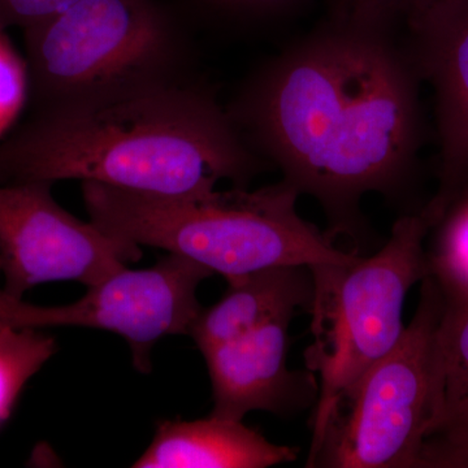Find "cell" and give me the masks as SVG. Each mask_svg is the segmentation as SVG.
<instances>
[{"instance_id":"obj_1","label":"cell","mask_w":468,"mask_h":468,"mask_svg":"<svg viewBox=\"0 0 468 468\" xmlns=\"http://www.w3.org/2000/svg\"><path fill=\"white\" fill-rule=\"evenodd\" d=\"M399 18L335 3L331 16L258 67L226 107L237 131L325 232L367 242L363 197L408 206L423 143L420 84ZM360 254V252H359Z\"/></svg>"},{"instance_id":"obj_2","label":"cell","mask_w":468,"mask_h":468,"mask_svg":"<svg viewBox=\"0 0 468 468\" xmlns=\"http://www.w3.org/2000/svg\"><path fill=\"white\" fill-rule=\"evenodd\" d=\"M267 163L194 77L29 109L0 141V184L79 180L147 196L248 189Z\"/></svg>"},{"instance_id":"obj_3","label":"cell","mask_w":468,"mask_h":468,"mask_svg":"<svg viewBox=\"0 0 468 468\" xmlns=\"http://www.w3.org/2000/svg\"><path fill=\"white\" fill-rule=\"evenodd\" d=\"M91 223L110 236L181 255L229 282L267 268L341 264L359 252L302 218L291 185L202 197L147 196L82 183Z\"/></svg>"},{"instance_id":"obj_4","label":"cell","mask_w":468,"mask_h":468,"mask_svg":"<svg viewBox=\"0 0 468 468\" xmlns=\"http://www.w3.org/2000/svg\"><path fill=\"white\" fill-rule=\"evenodd\" d=\"M24 41L27 109L193 76L186 26L163 0H77Z\"/></svg>"},{"instance_id":"obj_5","label":"cell","mask_w":468,"mask_h":468,"mask_svg":"<svg viewBox=\"0 0 468 468\" xmlns=\"http://www.w3.org/2000/svg\"><path fill=\"white\" fill-rule=\"evenodd\" d=\"M431 228L421 208L405 212L375 254L310 267L313 343L304 351V365L319 384L311 442L323 432L337 397L401 338L409 292L430 275L426 242Z\"/></svg>"},{"instance_id":"obj_6","label":"cell","mask_w":468,"mask_h":468,"mask_svg":"<svg viewBox=\"0 0 468 468\" xmlns=\"http://www.w3.org/2000/svg\"><path fill=\"white\" fill-rule=\"evenodd\" d=\"M445 297L420 282L411 322L387 356L335 399L306 467L419 468L436 406L439 335Z\"/></svg>"},{"instance_id":"obj_7","label":"cell","mask_w":468,"mask_h":468,"mask_svg":"<svg viewBox=\"0 0 468 468\" xmlns=\"http://www.w3.org/2000/svg\"><path fill=\"white\" fill-rule=\"evenodd\" d=\"M50 183L0 184V275L23 298L51 282L86 288L143 257L141 246L110 236L58 205Z\"/></svg>"},{"instance_id":"obj_8","label":"cell","mask_w":468,"mask_h":468,"mask_svg":"<svg viewBox=\"0 0 468 468\" xmlns=\"http://www.w3.org/2000/svg\"><path fill=\"white\" fill-rule=\"evenodd\" d=\"M405 24L410 57L435 97L439 185L421 207L433 227L468 186V0H435Z\"/></svg>"},{"instance_id":"obj_9","label":"cell","mask_w":468,"mask_h":468,"mask_svg":"<svg viewBox=\"0 0 468 468\" xmlns=\"http://www.w3.org/2000/svg\"><path fill=\"white\" fill-rule=\"evenodd\" d=\"M292 320H273L201 351L212 384L211 414L242 421L252 411L292 415L314 409L318 378L286 366Z\"/></svg>"},{"instance_id":"obj_10","label":"cell","mask_w":468,"mask_h":468,"mask_svg":"<svg viewBox=\"0 0 468 468\" xmlns=\"http://www.w3.org/2000/svg\"><path fill=\"white\" fill-rule=\"evenodd\" d=\"M298 449L276 445L242 421L209 417L162 420L135 468H266L297 461Z\"/></svg>"},{"instance_id":"obj_11","label":"cell","mask_w":468,"mask_h":468,"mask_svg":"<svg viewBox=\"0 0 468 468\" xmlns=\"http://www.w3.org/2000/svg\"><path fill=\"white\" fill-rule=\"evenodd\" d=\"M227 282L224 297L209 309H202L190 328L189 335L199 351L273 320L294 318L297 311L309 313L313 302L309 267L267 268Z\"/></svg>"},{"instance_id":"obj_12","label":"cell","mask_w":468,"mask_h":468,"mask_svg":"<svg viewBox=\"0 0 468 468\" xmlns=\"http://www.w3.org/2000/svg\"><path fill=\"white\" fill-rule=\"evenodd\" d=\"M445 302L435 414L419 468H468V303Z\"/></svg>"},{"instance_id":"obj_13","label":"cell","mask_w":468,"mask_h":468,"mask_svg":"<svg viewBox=\"0 0 468 468\" xmlns=\"http://www.w3.org/2000/svg\"><path fill=\"white\" fill-rule=\"evenodd\" d=\"M427 239L428 276L446 301L468 303V186L443 209Z\"/></svg>"},{"instance_id":"obj_14","label":"cell","mask_w":468,"mask_h":468,"mask_svg":"<svg viewBox=\"0 0 468 468\" xmlns=\"http://www.w3.org/2000/svg\"><path fill=\"white\" fill-rule=\"evenodd\" d=\"M57 353L51 335L36 328H0V426L27 381Z\"/></svg>"},{"instance_id":"obj_15","label":"cell","mask_w":468,"mask_h":468,"mask_svg":"<svg viewBox=\"0 0 468 468\" xmlns=\"http://www.w3.org/2000/svg\"><path fill=\"white\" fill-rule=\"evenodd\" d=\"M29 94L26 58L20 57L5 29L0 27V141L17 124L29 103Z\"/></svg>"},{"instance_id":"obj_16","label":"cell","mask_w":468,"mask_h":468,"mask_svg":"<svg viewBox=\"0 0 468 468\" xmlns=\"http://www.w3.org/2000/svg\"><path fill=\"white\" fill-rule=\"evenodd\" d=\"M214 16L234 21H263L282 17L300 7L304 0H190Z\"/></svg>"},{"instance_id":"obj_17","label":"cell","mask_w":468,"mask_h":468,"mask_svg":"<svg viewBox=\"0 0 468 468\" xmlns=\"http://www.w3.org/2000/svg\"><path fill=\"white\" fill-rule=\"evenodd\" d=\"M77 0H0V27H27L42 23Z\"/></svg>"},{"instance_id":"obj_18","label":"cell","mask_w":468,"mask_h":468,"mask_svg":"<svg viewBox=\"0 0 468 468\" xmlns=\"http://www.w3.org/2000/svg\"><path fill=\"white\" fill-rule=\"evenodd\" d=\"M343 5H362L383 11L399 21H408L430 7L435 0H335Z\"/></svg>"},{"instance_id":"obj_19","label":"cell","mask_w":468,"mask_h":468,"mask_svg":"<svg viewBox=\"0 0 468 468\" xmlns=\"http://www.w3.org/2000/svg\"><path fill=\"white\" fill-rule=\"evenodd\" d=\"M5 297H7V292L5 289H0V328L7 326L5 324Z\"/></svg>"}]
</instances>
